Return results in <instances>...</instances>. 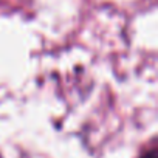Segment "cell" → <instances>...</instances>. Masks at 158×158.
<instances>
[{
  "instance_id": "obj_1",
  "label": "cell",
  "mask_w": 158,
  "mask_h": 158,
  "mask_svg": "<svg viewBox=\"0 0 158 158\" xmlns=\"http://www.w3.org/2000/svg\"><path fill=\"white\" fill-rule=\"evenodd\" d=\"M141 158H158V155H156V150H155V149H152V150L146 152Z\"/></svg>"
}]
</instances>
